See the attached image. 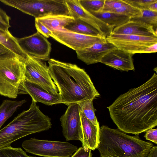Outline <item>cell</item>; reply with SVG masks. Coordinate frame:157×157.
Instances as JSON below:
<instances>
[{"label": "cell", "mask_w": 157, "mask_h": 157, "mask_svg": "<svg viewBox=\"0 0 157 157\" xmlns=\"http://www.w3.org/2000/svg\"><path fill=\"white\" fill-rule=\"evenodd\" d=\"M118 129L135 135L157 125V75L120 95L107 107Z\"/></svg>", "instance_id": "cell-1"}, {"label": "cell", "mask_w": 157, "mask_h": 157, "mask_svg": "<svg viewBox=\"0 0 157 157\" xmlns=\"http://www.w3.org/2000/svg\"><path fill=\"white\" fill-rule=\"evenodd\" d=\"M48 63L49 72L58 89L61 103H78L100 95L84 69L53 59H50Z\"/></svg>", "instance_id": "cell-2"}, {"label": "cell", "mask_w": 157, "mask_h": 157, "mask_svg": "<svg viewBox=\"0 0 157 157\" xmlns=\"http://www.w3.org/2000/svg\"><path fill=\"white\" fill-rule=\"evenodd\" d=\"M154 146L138 135L131 136L104 125L100 128L97 148L101 157H147Z\"/></svg>", "instance_id": "cell-3"}, {"label": "cell", "mask_w": 157, "mask_h": 157, "mask_svg": "<svg viewBox=\"0 0 157 157\" xmlns=\"http://www.w3.org/2000/svg\"><path fill=\"white\" fill-rule=\"evenodd\" d=\"M51 126L50 118L40 111L32 100L28 109L18 114L0 130V149L10 146L14 141L26 136L48 130Z\"/></svg>", "instance_id": "cell-4"}, {"label": "cell", "mask_w": 157, "mask_h": 157, "mask_svg": "<svg viewBox=\"0 0 157 157\" xmlns=\"http://www.w3.org/2000/svg\"><path fill=\"white\" fill-rule=\"evenodd\" d=\"M24 59L17 55L0 58V95L16 98L25 80Z\"/></svg>", "instance_id": "cell-5"}, {"label": "cell", "mask_w": 157, "mask_h": 157, "mask_svg": "<svg viewBox=\"0 0 157 157\" xmlns=\"http://www.w3.org/2000/svg\"><path fill=\"white\" fill-rule=\"evenodd\" d=\"M0 1L35 18L54 15L70 16L66 0H1Z\"/></svg>", "instance_id": "cell-6"}, {"label": "cell", "mask_w": 157, "mask_h": 157, "mask_svg": "<svg viewBox=\"0 0 157 157\" xmlns=\"http://www.w3.org/2000/svg\"><path fill=\"white\" fill-rule=\"evenodd\" d=\"M22 147L28 152L44 157H69L78 149L77 147L67 142L35 138L25 140Z\"/></svg>", "instance_id": "cell-7"}, {"label": "cell", "mask_w": 157, "mask_h": 157, "mask_svg": "<svg viewBox=\"0 0 157 157\" xmlns=\"http://www.w3.org/2000/svg\"><path fill=\"white\" fill-rule=\"evenodd\" d=\"M24 67L25 80L39 85L49 93H58L45 62L29 56L24 60Z\"/></svg>", "instance_id": "cell-8"}, {"label": "cell", "mask_w": 157, "mask_h": 157, "mask_svg": "<svg viewBox=\"0 0 157 157\" xmlns=\"http://www.w3.org/2000/svg\"><path fill=\"white\" fill-rule=\"evenodd\" d=\"M106 38L108 42L117 49L132 54L142 53L147 48L157 43V37L117 34L113 33Z\"/></svg>", "instance_id": "cell-9"}, {"label": "cell", "mask_w": 157, "mask_h": 157, "mask_svg": "<svg viewBox=\"0 0 157 157\" xmlns=\"http://www.w3.org/2000/svg\"><path fill=\"white\" fill-rule=\"evenodd\" d=\"M17 40L21 49L29 57L43 61L50 59L51 44L38 32Z\"/></svg>", "instance_id": "cell-10"}, {"label": "cell", "mask_w": 157, "mask_h": 157, "mask_svg": "<svg viewBox=\"0 0 157 157\" xmlns=\"http://www.w3.org/2000/svg\"><path fill=\"white\" fill-rule=\"evenodd\" d=\"M52 32L51 37L75 51L88 48L95 43L107 41L104 36L86 35L72 32L65 28Z\"/></svg>", "instance_id": "cell-11"}, {"label": "cell", "mask_w": 157, "mask_h": 157, "mask_svg": "<svg viewBox=\"0 0 157 157\" xmlns=\"http://www.w3.org/2000/svg\"><path fill=\"white\" fill-rule=\"evenodd\" d=\"M65 113L60 118L63 136L67 141L76 140L82 142L80 108L77 103L67 105Z\"/></svg>", "instance_id": "cell-12"}, {"label": "cell", "mask_w": 157, "mask_h": 157, "mask_svg": "<svg viewBox=\"0 0 157 157\" xmlns=\"http://www.w3.org/2000/svg\"><path fill=\"white\" fill-rule=\"evenodd\" d=\"M66 3L70 16L74 19L80 20L86 23L106 37L112 33L113 28L85 10L80 5L78 0H66Z\"/></svg>", "instance_id": "cell-13"}, {"label": "cell", "mask_w": 157, "mask_h": 157, "mask_svg": "<svg viewBox=\"0 0 157 157\" xmlns=\"http://www.w3.org/2000/svg\"><path fill=\"white\" fill-rule=\"evenodd\" d=\"M29 94L36 102H41L46 105L61 103L59 93H49L39 85L25 80L21 85L18 94Z\"/></svg>", "instance_id": "cell-14"}, {"label": "cell", "mask_w": 157, "mask_h": 157, "mask_svg": "<svg viewBox=\"0 0 157 157\" xmlns=\"http://www.w3.org/2000/svg\"><path fill=\"white\" fill-rule=\"evenodd\" d=\"M117 48L113 44L107 41L95 43L88 48L75 51L78 59L90 65L100 63L106 55Z\"/></svg>", "instance_id": "cell-15"}, {"label": "cell", "mask_w": 157, "mask_h": 157, "mask_svg": "<svg viewBox=\"0 0 157 157\" xmlns=\"http://www.w3.org/2000/svg\"><path fill=\"white\" fill-rule=\"evenodd\" d=\"M133 55L117 48L106 55L100 63L119 70L134 71Z\"/></svg>", "instance_id": "cell-16"}, {"label": "cell", "mask_w": 157, "mask_h": 157, "mask_svg": "<svg viewBox=\"0 0 157 157\" xmlns=\"http://www.w3.org/2000/svg\"><path fill=\"white\" fill-rule=\"evenodd\" d=\"M112 33L117 34L157 37V30H155L153 26L131 20L114 28Z\"/></svg>", "instance_id": "cell-17"}, {"label": "cell", "mask_w": 157, "mask_h": 157, "mask_svg": "<svg viewBox=\"0 0 157 157\" xmlns=\"http://www.w3.org/2000/svg\"><path fill=\"white\" fill-rule=\"evenodd\" d=\"M80 117L82 135L83 147L94 150L99 142L100 126H96L89 121L80 110Z\"/></svg>", "instance_id": "cell-18"}, {"label": "cell", "mask_w": 157, "mask_h": 157, "mask_svg": "<svg viewBox=\"0 0 157 157\" xmlns=\"http://www.w3.org/2000/svg\"><path fill=\"white\" fill-rule=\"evenodd\" d=\"M35 19L40 22L52 32L64 28L75 20L72 17L63 15L49 16Z\"/></svg>", "instance_id": "cell-19"}, {"label": "cell", "mask_w": 157, "mask_h": 157, "mask_svg": "<svg viewBox=\"0 0 157 157\" xmlns=\"http://www.w3.org/2000/svg\"><path fill=\"white\" fill-rule=\"evenodd\" d=\"M0 43L17 56L25 59L29 57L20 47L17 38L9 30L0 29Z\"/></svg>", "instance_id": "cell-20"}, {"label": "cell", "mask_w": 157, "mask_h": 157, "mask_svg": "<svg viewBox=\"0 0 157 157\" xmlns=\"http://www.w3.org/2000/svg\"><path fill=\"white\" fill-rule=\"evenodd\" d=\"M113 29L129 21L130 18L124 15L111 12H98L91 14Z\"/></svg>", "instance_id": "cell-21"}, {"label": "cell", "mask_w": 157, "mask_h": 157, "mask_svg": "<svg viewBox=\"0 0 157 157\" xmlns=\"http://www.w3.org/2000/svg\"><path fill=\"white\" fill-rule=\"evenodd\" d=\"M26 101L24 99L20 101L9 100L3 101L0 106V129L17 109Z\"/></svg>", "instance_id": "cell-22"}, {"label": "cell", "mask_w": 157, "mask_h": 157, "mask_svg": "<svg viewBox=\"0 0 157 157\" xmlns=\"http://www.w3.org/2000/svg\"><path fill=\"white\" fill-rule=\"evenodd\" d=\"M64 28L72 32L86 35L93 36H103L91 25L77 19H75L73 22L67 25Z\"/></svg>", "instance_id": "cell-23"}, {"label": "cell", "mask_w": 157, "mask_h": 157, "mask_svg": "<svg viewBox=\"0 0 157 157\" xmlns=\"http://www.w3.org/2000/svg\"><path fill=\"white\" fill-rule=\"evenodd\" d=\"M93 99H88L78 103L80 110L86 117L96 126L99 125L95 114V109L93 105Z\"/></svg>", "instance_id": "cell-24"}, {"label": "cell", "mask_w": 157, "mask_h": 157, "mask_svg": "<svg viewBox=\"0 0 157 157\" xmlns=\"http://www.w3.org/2000/svg\"><path fill=\"white\" fill-rule=\"evenodd\" d=\"M140 15L130 20L139 22L148 25L156 27L157 25V11L148 9L140 10Z\"/></svg>", "instance_id": "cell-25"}, {"label": "cell", "mask_w": 157, "mask_h": 157, "mask_svg": "<svg viewBox=\"0 0 157 157\" xmlns=\"http://www.w3.org/2000/svg\"><path fill=\"white\" fill-rule=\"evenodd\" d=\"M81 6L86 11L92 14L102 10L105 0H78Z\"/></svg>", "instance_id": "cell-26"}, {"label": "cell", "mask_w": 157, "mask_h": 157, "mask_svg": "<svg viewBox=\"0 0 157 157\" xmlns=\"http://www.w3.org/2000/svg\"><path fill=\"white\" fill-rule=\"evenodd\" d=\"M0 157H33L28 155L21 148H14L10 146L0 149Z\"/></svg>", "instance_id": "cell-27"}, {"label": "cell", "mask_w": 157, "mask_h": 157, "mask_svg": "<svg viewBox=\"0 0 157 157\" xmlns=\"http://www.w3.org/2000/svg\"><path fill=\"white\" fill-rule=\"evenodd\" d=\"M109 12L122 14L129 17L130 19L139 17L141 14L140 10L127 3L119 8Z\"/></svg>", "instance_id": "cell-28"}, {"label": "cell", "mask_w": 157, "mask_h": 157, "mask_svg": "<svg viewBox=\"0 0 157 157\" xmlns=\"http://www.w3.org/2000/svg\"><path fill=\"white\" fill-rule=\"evenodd\" d=\"M126 4L123 0H105L103 7L100 12H109L119 8Z\"/></svg>", "instance_id": "cell-29"}, {"label": "cell", "mask_w": 157, "mask_h": 157, "mask_svg": "<svg viewBox=\"0 0 157 157\" xmlns=\"http://www.w3.org/2000/svg\"><path fill=\"white\" fill-rule=\"evenodd\" d=\"M126 3L140 10L148 9L149 6L157 0H123Z\"/></svg>", "instance_id": "cell-30"}, {"label": "cell", "mask_w": 157, "mask_h": 157, "mask_svg": "<svg viewBox=\"0 0 157 157\" xmlns=\"http://www.w3.org/2000/svg\"><path fill=\"white\" fill-rule=\"evenodd\" d=\"M10 17L3 10L0 9V29L8 30L10 27Z\"/></svg>", "instance_id": "cell-31"}, {"label": "cell", "mask_w": 157, "mask_h": 157, "mask_svg": "<svg viewBox=\"0 0 157 157\" xmlns=\"http://www.w3.org/2000/svg\"><path fill=\"white\" fill-rule=\"evenodd\" d=\"M35 26L37 31L46 38L49 37L52 35V32L36 19H35Z\"/></svg>", "instance_id": "cell-32"}, {"label": "cell", "mask_w": 157, "mask_h": 157, "mask_svg": "<svg viewBox=\"0 0 157 157\" xmlns=\"http://www.w3.org/2000/svg\"><path fill=\"white\" fill-rule=\"evenodd\" d=\"M91 151L87 147H80L71 157H92Z\"/></svg>", "instance_id": "cell-33"}, {"label": "cell", "mask_w": 157, "mask_h": 157, "mask_svg": "<svg viewBox=\"0 0 157 157\" xmlns=\"http://www.w3.org/2000/svg\"><path fill=\"white\" fill-rule=\"evenodd\" d=\"M145 139L148 140L157 144V129H149L146 131L144 136Z\"/></svg>", "instance_id": "cell-34"}, {"label": "cell", "mask_w": 157, "mask_h": 157, "mask_svg": "<svg viewBox=\"0 0 157 157\" xmlns=\"http://www.w3.org/2000/svg\"><path fill=\"white\" fill-rule=\"evenodd\" d=\"M15 55L11 51L0 43V58Z\"/></svg>", "instance_id": "cell-35"}, {"label": "cell", "mask_w": 157, "mask_h": 157, "mask_svg": "<svg viewBox=\"0 0 157 157\" xmlns=\"http://www.w3.org/2000/svg\"><path fill=\"white\" fill-rule=\"evenodd\" d=\"M157 52V43L154 44L144 50L142 52L143 53H155Z\"/></svg>", "instance_id": "cell-36"}, {"label": "cell", "mask_w": 157, "mask_h": 157, "mask_svg": "<svg viewBox=\"0 0 157 157\" xmlns=\"http://www.w3.org/2000/svg\"><path fill=\"white\" fill-rule=\"evenodd\" d=\"M148 10L153 11H157V1L151 3L148 6Z\"/></svg>", "instance_id": "cell-37"}]
</instances>
